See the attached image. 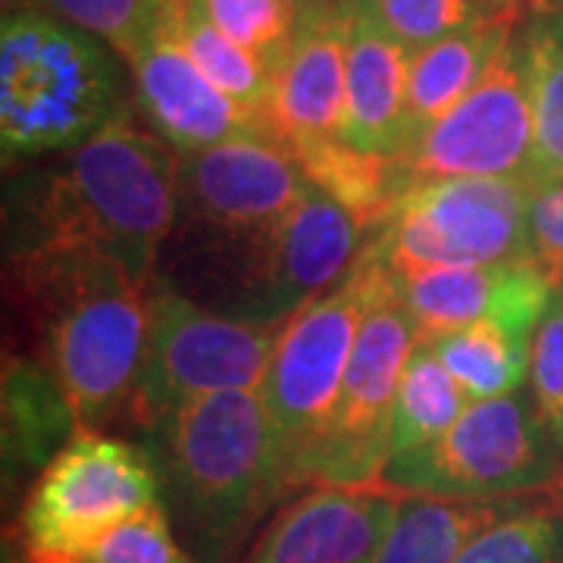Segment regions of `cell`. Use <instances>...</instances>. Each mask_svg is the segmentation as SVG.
Listing matches in <instances>:
<instances>
[{
    "instance_id": "6da1fadb",
    "label": "cell",
    "mask_w": 563,
    "mask_h": 563,
    "mask_svg": "<svg viewBox=\"0 0 563 563\" xmlns=\"http://www.w3.org/2000/svg\"><path fill=\"white\" fill-rule=\"evenodd\" d=\"M176 225L179 154L120 107L7 213V269L98 257L151 282Z\"/></svg>"
},
{
    "instance_id": "7a4b0ae2",
    "label": "cell",
    "mask_w": 563,
    "mask_h": 563,
    "mask_svg": "<svg viewBox=\"0 0 563 563\" xmlns=\"http://www.w3.org/2000/svg\"><path fill=\"white\" fill-rule=\"evenodd\" d=\"M154 442L169 504L203 563L229 561L263 514L291 492L261 388L181 404Z\"/></svg>"
},
{
    "instance_id": "3957f363",
    "label": "cell",
    "mask_w": 563,
    "mask_h": 563,
    "mask_svg": "<svg viewBox=\"0 0 563 563\" xmlns=\"http://www.w3.org/2000/svg\"><path fill=\"white\" fill-rule=\"evenodd\" d=\"M10 279L38 320L41 363L60 383L79 429L125 417L147 357L154 279L141 282L98 257L10 273Z\"/></svg>"
},
{
    "instance_id": "277c9868",
    "label": "cell",
    "mask_w": 563,
    "mask_h": 563,
    "mask_svg": "<svg viewBox=\"0 0 563 563\" xmlns=\"http://www.w3.org/2000/svg\"><path fill=\"white\" fill-rule=\"evenodd\" d=\"M120 107V73L95 35L41 7L3 13L0 154L7 169L76 151Z\"/></svg>"
},
{
    "instance_id": "5b68a950",
    "label": "cell",
    "mask_w": 563,
    "mask_h": 563,
    "mask_svg": "<svg viewBox=\"0 0 563 563\" xmlns=\"http://www.w3.org/2000/svg\"><path fill=\"white\" fill-rule=\"evenodd\" d=\"M391 295H398L395 276L363 247L332 291L285 322L261 391L279 435L288 488L332 422L363 320Z\"/></svg>"
},
{
    "instance_id": "8992f818",
    "label": "cell",
    "mask_w": 563,
    "mask_h": 563,
    "mask_svg": "<svg viewBox=\"0 0 563 563\" xmlns=\"http://www.w3.org/2000/svg\"><path fill=\"white\" fill-rule=\"evenodd\" d=\"M282 329L217 313L154 276L147 357L125 420L154 435L181 404L263 388Z\"/></svg>"
},
{
    "instance_id": "52a82bcc",
    "label": "cell",
    "mask_w": 563,
    "mask_h": 563,
    "mask_svg": "<svg viewBox=\"0 0 563 563\" xmlns=\"http://www.w3.org/2000/svg\"><path fill=\"white\" fill-rule=\"evenodd\" d=\"M529 176L442 179L417 185L366 239L391 276L429 266H501L529 254Z\"/></svg>"
},
{
    "instance_id": "ba28073f",
    "label": "cell",
    "mask_w": 563,
    "mask_h": 563,
    "mask_svg": "<svg viewBox=\"0 0 563 563\" xmlns=\"http://www.w3.org/2000/svg\"><path fill=\"white\" fill-rule=\"evenodd\" d=\"M561 463L532 401L514 391L470 404L439 442L388 461L383 485L395 495L495 501L558 483Z\"/></svg>"
},
{
    "instance_id": "9c48e42d",
    "label": "cell",
    "mask_w": 563,
    "mask_h": 563,
    "mask_svg": "<svg viewBox=\"0 0 563 563\" xmlns=\"http://www.w3.org/2000/svg\"><path fill=\"white\" fill-rule=\"evenodd\" d=\"M161 498L157 461L139 444L81 429L22 504V551L81 554Z\"/></svg>"
},
{
    "instance_id": "30bf717a",
    "label": "cell",
    "mask_w": 563,
    "mask_h": 563,
    "mask_svg": "<svg viewBox=\"0 0 563 563\" xmlns=\"http://www.w3.org/2000/svg\"><path fill=\"white\" fill-rule=\"evenodd\" d=\"M417 342V329L398 295L369 310L332 422L301 463L295 488H385L395 398Z\"/></svg>"
},
{
    "instance_id": "8fae6325",
    "label": "cell",
    "mask_w": 563,
    "mask_h": 563,
    "mask_svg": "<svg viewBox=\"0 0 563 563\" xmlns=\"http://www.w3.org/2000/svg\"><path fill=\"white\" fill-rule=\"evenodd\" d=\"M410 188L442 179H504L532 169V101L520 22L448 117L398 154Z\"/></svg>"
},
{
    "instance_id": "7c38bea8",
    "label": "cell",
    "mask_w": 563,
    "mask_h": 563,
    "mask_svg": "<svg viewBox=\"0 0 563 563\" xmlns=\"http://www.w3.org/2000/svg\"><path fill=\"white\" fill-rule=\"evenodd\" d=\"M366 225L317 185L242 254V276L229 317L285 325L332 291L361 257Z\"/></svg>"
},
{
    "instance_id": "4fadbf2b",
    "label": "cell",
    "mask_w": 563,
    "mask_h": 563,
    "mask_svg": "<svg viewBox=\"0 0 563 563\" xmlns=\"http://www.w3.org/2000/svg\"><path fill=\"white\" fill-rule=\"evenodd\" d=\"M310 179L288 144L257 132L179 157V222L247 251L301 201Z\"/></svg>"
},
{
    "instance_id": "5bb4252c",
    "label": "cell",
    "mask_w": 563,
    "mask_h": 563,
    "mask_svg": "<svg viewBox=\"0 0 563 563\" xmlns=\"http://www.w3.org/2000/svg\"><path fill=\"white\" fill-rule=\"evenodd\" d=\"M129 66L135 76L141 113L179 157L201 154L222 141L266 132L251 110L225 98L188 57L176 32V10H166L161 25Z\"/></svg>"
},
{
    "instance_id": "9a60e30c",
    "label": "cell",
    "mask_w": 563,
    "mask_h": 563,
    "mask_svg": "<svg viewBox=\"0 0 563 563\" xmlns=\"http://www.w3.org/2000/svg\"><path fill=\"white\" fill-rule=\"evenodd\" d=\"M398 507L385 488H307L273 514L244 563H376Z\"/></svg>"
},
{
    "instance_id": "2e32d148",
    "label": "cell",
    "mask_w": 563,
    "mask_h": 563,
    "mask_svg": "<svg viewBox=\"0 0 563 563\" xmlns=\"http://www.w3.org/2000/svg\"><path fill=\"white\" fill-rule=\"evenodd\" d=\"M354 3L298 20L295 41L276 69L266 125L269 135L291 151L303 144L342 139L347 25Z\"/></svg>"
},
{
    "instance_id": "e0dca14e",
    "label": "cell",
    "mask_w": 563,
    "mask_h": 563,
    "mask_svg": "<svg viewBox=\"0 0 563 563\" xmlns=\"http://www.w3.org/2000/svg\"><path fill=\"white\" fill-rule=\"evenodd\" d=\"M410 51L357 0L347 25V91L342 141L363 154L398 157L407 147Z\"/></svg>"
},
{
    "instance_id": "ac0fdd59",
    "label": "cell",
    "mask_w": 563,
    "mask_h": 563,
    "mask_svg": "<svg viewBox=\"0 0 563 563\" xmlns=\"http://www.w3.org/2000/svg\"><path fill=\"white\" fill-rule=\"evenodd\" d=\"M523 13H501L495 20L463 29L410 54L407 73V147L420 141L435 122L448 117L476 88L485 69L498 57L504 41ZM404 147V151H407ZM401 151V154H404Z\"/></svg>"
},
{
    "instance_id": "d6986e66",
    "label": "cell",
    "mask_w": 563,
    "mask_h": 563,
    "mask_svg": "<svg viewBox=\"0 0 563 563\" xmlns=\"http://www.w3.org/2000/svg\"><path fill=\"white\" fill-rule=\"evenodd\" d=\"M3 479L41 473L76 439L79 420L54 373L38 361L3 357Z\"/></svg>"
},
{
    "instance_id": "ffe728a7",
    "label": "cell",
    "mask_w": 563,
    "mask_h": 563,
    "mask_svg": "<svg viewBox=\"0 0 563 563\" xmlns=\"http://www.w3.org/2000/svg\"><path fill=\"white\" fill-rule=\"evenodd\" d=\"M532 101V169L539 195L563 181V3L536 0L520 16Z\"/></svg>"
},
{
    "instance_id": "44dd1931",
    "label": "cell",
    "mask_w": 563,
    "mask_h": 563,
    "mask_svg": "<svg viewBox=\"0 0 563 563\" xmlns=\"http://www.w3.org/2000/svg\"><path fill=\"white\" fill-rule=\"evenodd\" d=\"M523 504L520 498L454 501L410 495L398 507L376 563H457L476 536Z\"/></svg>"
},
{
    "instance_id": "7402d4cb",
    "label": "cell",
    "mask_w": 563,
    "mask_h": 563,
    "mask_svg": "<svg viewBox=\"0 0 563 563\" xmlns=\"http://www.w3.org/2000/svg\"><path fill=\"white\" fill-rule=\"evenodd\" d=\"M291 154L298 157L310 185H317L332 201L351 210L366 225V232H373L388 217V210L410 191L398 157L363 154L342 139L303 144Z\"/></svg>"
},
{
    "instance_id": "603a6c76",
    "label": "cell",
    "mask_w": 563,
    "mask_h": 563,
    "mask_svg": "<svg viewBox=\"0 0 563 563\" xmlns=\"http://www.w3.org/2000/svg\"><path fill=\"white\" fill-rule=\"evenodd\" d=\"M501 266H429L395 276L398 301L420 342H435L485 320Z\"/></svg>"
},
{
    "instance_id": "cb8c5ba5",
    "label": "cell",
    "mask_w": 563,
    "mask_h": 563,
    "mask_svg": "<svg viewBox=\"0 0 563 563\" xmlns=\"http://www.w3.org/2000/svg\"><path fill=\"white\" fill-rule=\"evenodd\" d=\"M470 407L457 379L448 373L442 357L429 342H417L410 361L404 366L395 413H391V442L388 461L407 457L420 448L439 442L444 432L461 420Z\"/></svg>"
},
{
    "instance_id": "d4e9b609",
    "label": "cell",
    "mask_w": 563,
    "mask_h": 563,
    "mask_svg": "<svg viewBox=\"0 0 563 563\" xmlns=\"http://www.w3.org/2000/svg\"><path fill=\"white\" fill-rule=\"evenodd\" d=\"M176 32L188 57L198 63L207 79L220 88L225 98L242 103L257 120L266 125L269 101H273V69L261 63L242 44L222 35L213 22L203 16V10L191 0L176 10ZM269 132V125H266Z\"/></svg>"
},
{
    "instance_id": "484cf974",
    "label": "cell",
    "mask_w": 563,
    "mask_h": 563,
    "mask_svg": "<svg viewBox=\"0 0 563 563\" xmlns=\"http://www.w3.org/2000/svg\"><path fill=\"white\" fill-rule=\"evenodd\" d=\"M429 344L442 357L448 373L457 379L470 404L520 391L532 357L492 320L470 322L461 332H451Z\"/></svg>"
},
{
    "instance_id": "4316f807",
    "label": "cell",
    "mask_w": 563,
    "mask_h": 563,
    "mask_svg": "<svg viewBox=\"0 0 563 563\" xmlns=\"http://www.w3.org/2000/svg\"><path fill=\"white\" fill-rule=\"evenodd\" d=\"M457 563H563V514L523 504L476 536Z\"/></svg>"
},
{
    "instance_id": "83f0119b",
    "label": "cell",
    "mask_w": 563,
    "mask_h": 563,
    "mask_svg": "<svg viewBox=\"0 0 563 563\" xmlns=\"http://www.w3.org/2000/svg\"><path fill=\"white\" fill-rule=\"evenodd\" d=\"M388 35L401 41L410 54L435 41L457 35L479 22L501 16L492 0H363Z\"/></svg>"
},
{
    "instance_id": "f1b7e54d",
    "label": "cell",
    "mask_w": 563,
    "mask_h": 563,
    "mask_svg": "<svg viewBox=\"0 0 563 563\" xmlns=\"http://www.w3.org/2000/svg\"><path fill=\"white\" fill-rule=\"evenodd\" d=\"M29 563H198L181 551L161 504L135 514L81 554L25 551Z\"/></svg>"
},
{
    "instance_id": "f546056e",
    "label": "cell",
    "mask_w": 563,
    "mask_h": 563,
    "mask_svg": "<svg viewBox=\"0 0 563 563\" xmlns=\"http://www.w3.org/2000/svg\"><path fill=\"white\" fill-rule=\"evenodd\" d=\"M41 3L63 22L113 47L125 63L135 60V54L147 44L169 10L161 0H41Z\"/></svg>"
},
{
    "instance_id": "4dcf8cb0",
    "label": "cell",
    "mask_w": 563,
    "mask_h": 563,
    "mask_svg": "<svg viewBox=\"0 0 563 563\" xmlns=\"http://www.w3.org/2000/svg\"><path fill=\"white\" fill-rule=\"evenodd\" d=\"M195 3L222 35L251 51L276 76L298 32V13L285 0H195Z\"/></svg>"
},
{
    "instance_id": "1f68e13d",
    "label": "cell",
    "mask_w": 563,
    "mask_h": 563,
    "mask_svg": "<svg viewBox=\"0 0 563 563\" xmlns=\"http://www.w3.org/2000/svg\"><path fill=\"white\" fill-rule=\"evenodd\" d=\"M529 383H532L529 401L536 407V417L563 461V285L554 291L551 307L536 332L532 357H529Z\"/></svg>"
},
{
    "instance_id": "d6a6232c",
    "label": "cell",
    "mask_w": 563,
    "mask_h": 563,
    "mask_svg": "<svg viewBox=\"0 0 563 563\" xmlns=\"http://www.w3.org/2000/svg\"><path fill=\"white\" fill-rule=\"evenodd\" d=\"M529 257L563 285V181L542 191L529 213Z\"/></svg>"
},
{
    "instance_id": "836d02e7",
    "label": "cell",
    "mask_w": 563,
    "mask_h": 563,
    "mask_svg": "<svg viewBox=\"0 0 563 563\" xmlns=\"http://www.w3.org/2000/svg\"><path fill=\"white\" fill-rule=\"evenodd\" d=\"M285 3L298 13V20H303V16H317V13L335 10V7L354 3V0H285Z\"/></svg>"
},
{
    "instance_id": "e575fe53",
    "label": "cell",
    "mask_w": 563,
    "mask_h": 563,
    "mask_svg": "<svg viewBox=\"0 0 563 563\" xmlns=\"http://www.w3.org/2000/svg\"><path fill=\"white\" fill-rule=\"evenodd\" d=\"M501 13H523L526 7H532L536 0H492Z\"/></svg>"
},
{
    "instance_id": "d590c367",
    "label": "cell",
    "mask_w": 563,
    "mask_h": 563,
    "mask_svg": "<svg viewBox=\"0 0 563 563\" xmlns=\"http://www.w3.org/2000/svg\"><path fill=\"white\" fill-rule=\"evenodd\" d=\"M3 563H29V558H25V551H16L13 544H10V539L3 542Z\"/></svg>"
},
{
    "instance_id": "8d00e7d4",
    "label": "cell",
    "mask_w": 563,
    "mask_h": 563,
    "mask_svg": "<svg viewBox=\"0 0 563 563\" xmlns=\"http://www.w3.org/2000/svg\"><path fill=\"white\" fill-rule=\"evenodd\" d=\"M163 7H169V10H181L185 3H191V0H161Z\"/></svg>"
},
{
    "instance_id": "74e56055",
    "label": "cell",
    "mask_w": 563,
    "mask_h": 563,
    "mask_svg": "<svg viewBox=\"0 0 563 563\" xmlns=\"http://www.w3.org/2000/svg\"><path fill=\"white\" fill-rule=\"evenodd\" d=\"M548 492H561V495H563V476H561V479H558V483L548 485Z\"/></svg>"
}]
</instances>
